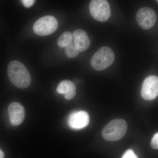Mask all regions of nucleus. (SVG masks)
Returning <instances> with one entry per match:
<instances>
[{
    "instance_id": "obj_17",
    "label": "nucleus",
    "mask_w": 158,
    "mask_h": 158,
    "mask_svg": "<svg viewBox=\"0 0 158 158\" xmlns=\"http://www.w3.org/2000/svg\"><path fill=\"white\" fill-rule=\"evenodd\" d=\"M4 157L5 155H4V152L2 150L0 149V158H4Z\"/></svg>"
},
{
    "instance_id": "obj_9",
    "label": "nucleus",
    "mask_w": 158,
    "mask_h": 158,
    "mask_svg": "<svg viewBox=\"0 0 158 158\" xmlns=\"http://www.w3.org/2000/svg\"><path fill=\"white\" fill-rule=\"evenodd\" d=\"M9 119L11 124L18 126L21 124L25 118V110L19 103L13 102L8 108Z\"/></svg>"
},
{
    "instance_id": "obj_6",
    "label": "nucleus",
    "mask_w": 158,
    "mask_h": 158,
    "mask_svg": "<svg viewBox=\"0 0 158 158\" xmlns=\"http://www.w3.org/2000/svg\"><path fill=\"white\" fill-rule=\"evenodd\" d=\"M136 19L139 26L144 30H149L155 24L156 14L152 9L145 7L138 10Z\"/></svg>"
},
{
    "instance_id": "obj_8",
    "label": "nucleus",
    "mask_w": 158,
    "mask_h": 158,
    "mask_svg": "<svg viewBox=\"0 0 158 158\" xmlns=\"http://www.w3.org/2000/svg\"><path fill=\"white\" fill-rule=\"evenodd\" d=\"M89 114L85 111H76L69 115L68 124L69 127L75 130H80L87 127L89 124Z\"/></svg>"
},
{
    "instance_id": "obj_11",
    "label": "nucleus",
    "mask_w": 158,
    "mask_h": 158,
    "mask_svg": "<svg viewBox=\"0 0 158 158\" xmlns=\"http://www.w3.org/2000/svg\"><path fill=\"white\" fill-rule=\"evenodd\" d=\"M56 91L59 94H64L66 99L71 100L76 94V87L71 81L63 80L57 86Z\"/></svg>"
},
{
    "instance_id": "obj_16",
    "label": "nucleus",
    "mask_w": 158,
    "mask_h": 158,
    "mask_svg": "<svg viewBox=\"0 0 158 158\" xmlns=\"http://www.w3.org/2000/svg\"><path fill=\"white\" fill-rule=\"evenodd\" d=\"M21 2L26 8H30L34 5L35 1L34 0H23Z\"/></svg>"
},
{
    "instance_id": "obj_5",
    "label": "nucleus",
    "mask_w": 158,
    "mask_h": 158,
    "mask_svg": "<svg viewBox=\"0 0 158 158\" xmlns=\"http://www.w3.org/2000/svg\"><path fill=\"white\" fill-rule=\"evenodd\" d=\"M90 14L96 20L106 21L111 15V9L108 1L106 0H92L89 4Z\"/></svg>"
},
{
    "instance_id": "obj_7",
    "label": "nucleus",
    "mask_w": 158,
    "mask_h": 158,
    "mask_svg": "<svg viewBox=\"0 0 158 158\" xmlns=\"http://www.w3.org/2000/svg\"><path fill=\"white\" fill-rule=\"evenodd\" d=\"M141 95L146 100L154 99L158 95V77L150 76L143 82L141 89Z\"/></svg>"
},
{
    "instance_id": "obj_10",
    "label": "nucleus",
    "mask_w": 158,
    "mask_h": 158,
    "mask_svg": "<svg viewBox=\"0 0 158 158\" xmlns=\"http://www.w3.org/2000/svg\"><path fill=\"white\" fill-rule=\"evenodd\" d=\"M73 43L79 52L87 50L90 46V40L85 31L79 29L74 31L73 34Z\"/></svg>"
},
{
    "instance_id": "obj_4",
    "label": "nucleus",
    "mask_w": 158,
    "mask_h": 158,
    "mask_svg": "<svg viewBox=\"0 0 158 158\" xmlns=\"http://www.w3.org/2000/svg\"><path fill=\"white\" fill-rule=\"evenodd\" d=\"M58 27V23L56 18L52 15H46L40 18L34 23L33 30L37 35L47 36L54 33Z\"/></svg>"
},
{
    "instance_id": "obj_14",
    "label": "nucleus",
    "mask_w": 158,
    "mask_h": 158,
    "mask_svg": "<svg viewBox=\"0 0 158 158\" xmlns=\"http://www.w3.org/2000/svg\"><path fill=\"white\" fill-rule=\"evenodd\" d=\"M122 158H138L132 149H128L123 154Z\"/></svg>"
},
{
    "instance_id": "obj_2",
    "label": "nucleus",
    "mask_w": 158,
    "mask_h": 158,
    "mask_svg": "<svg viewBox=\"0 0 158 158\" xmlns=\"http://www.w3.org/2000/svg\"><path fill=\"white\" fill-rule=\"evenodd\" d=\"M127 125L124 119L117 118L108 123L102 131V136L108 141H116L121 139L125 135Z\"/></svg>"
},
{
    "instance_id": "obj_12",
    "label": "nucleus",
    "mask_w": 158,
    "mask_h": 158,
    "mask_svg": "<svg viewBox=\"0 0 158 158\" xmlns=\"http://www.w3.org/2000/svg\"><path fill=\"white\" fill-rule=\"evenodd\" d=\"M73 34L68 31L62 33L57 40V44L60 48H65L72 42Z\"/></svg>"
},
{
    "instance_id": "obj_13",
    "label": "nucleus",
    "mask_w": 158,
    "mask_h": 158,
    "mask_svg": "<svg viewBox=\"0 0 158 158\" xmlns=\"http://www.w3.org/2000/svg\"><path fill=\"white\" fill-rule=\"evenodd\" d=\"M65 53L68 58L73 59L78 56L79 52L72 41L65 48Z\"/></svg>"
},
{
    "instance_id": "obj_3",
    "label": "nucleus",
    "mask_w": 158,
    "mask_h": 158,
    "mask_svg": "<svg viewBox=\"0 0 158 158\" xmlns=\"http://www.w3.org/2000/svg\"><path fill=\"white\" fill-rule=\"evenodd\" d=\"M114 60L115 55L113 51L108 47H103L93 55L90 64L95 70H103L111 66Z\"/></svg>"
},
{
    "instance_id": "obj_15",
    "label": "nucleus",
    "mask_w": 158,
    "mask_h": 158,
    "mask_svg": "<svg viewBox=\"0 0 158 158\" xmlns=\"http://www.w3.org/2000/svg\"><path fill=\"white\" fill-rule=\"evenodd\" d=\"M151 145L153 149H158V132L153 137L151 143Z\"/></svg>"
},
{
    "instance_id": "obj_1",
    "label": "nucleus",
    "mask_w": 158,
    "mask_h": 158,
    "mask_svg": "<svg viewBox=\"0 0 158 158\" xmlns=\"http://www.w3.org/2000/svg\"><path fill=\"white\" fill-rule=\"evenodd\" d=\"M7 73L10 81L17 88L24 89L31 85V78L25 65L18 61H11L7 68Z\"/></svg>"
},
{
    "instance_id": "obj_18",
    "label": "nucleus",
    "mask_w": 158,
    "mask_h": 158,
    "mask_svg": "<svg viewBox=\"0 0 158 158\" xmlns=\"http://www.w3.org/2000/svg\"><path fill=\"white\" fill-rule=\"evenodd\" d=\"M157 2H158V1H157Z\"/></svg>"
}]
</instances>
